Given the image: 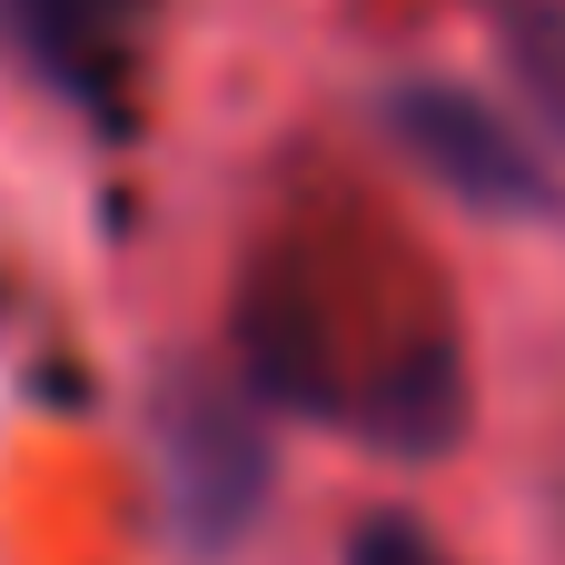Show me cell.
<instances>
[{"label":"cell","instance_id":"obj_1","mask_svg":"<svg viewBox=\"0 0 565 565\" xmlns=\"http://www.w3.org/2000/svg\"><path fill=\"white\" fill-rule=\"evenodd\" d=\"M387 119H397V149L427 179H447L467 209H516V218H546L556 209V179L536 169V149L487 99H467L447 79H407V89H387Z\"/></svg>","mask_w":565,"mask_h":565},{"label":"cell","instance_id":"obj_2","mask_svg":"<svg viewBox=\"0 0 565 565\" xmlns=\"http://www.w3.org/2000/svg\"><path fill=\"white\" fill-rule=\"evenodd\" d=\"M159 0H0V40L79 109H109L149 50Z\"/></svg>","mask_w":565,"mask_h":565},{"label":"cell","instance_id":"obj_3","mask_svg":"<svg viewBox=\"0 0 565 565\" xmlns=\"http://www.w3.org/2000/svg\"><path fill=\"white\" fill-rule=\"evenodd\" d=\"M477 20L497 30V50H507L526 109L565 139V0H477Z\"/></svg>","mask_w":565,"mask_h":565},{"label":"cell","instance_id":"obj_4","mask_svg":"<svg viewBox=\"0 0 565 565\" xmlns=\"http://www.w3.org/2000/svg\"><path fill=\"white\" fill-rule=\"evenodd\" d=\"M338 565H457V556H447L417 516H367V526L348 536V556H338Z\"/></svg>","mask_w":565,"mask_h":565}]
</instances>
